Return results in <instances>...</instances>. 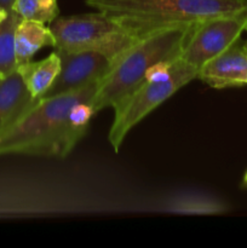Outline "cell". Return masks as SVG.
Listing matches in <instances>:
<instances>
[{"instance_id":"6da1fadb","label":"cell","mask_w":247,"mask_h":248,"mask_svg":"<svg viewBox=\"0 0 247 248\" xmlns=\"http://www.w3.org/2000/svg\"><path fill=\"white\" fill-rule=\"evenodd\" d=\"M99 82L75 91L45 97L0 136V155L65 157L82 140L94 115L92 99Z\"/></svg>"},{"instance_id":"7a4b0ae2","label":"cell","mask_w":247,"mask_h":248,"mask_svg":"<svg viewBox=\"0 0 247 248\" xmlns=\"http://www.w3.org/2000/svg\"><path fill=\"white\" fill-rule=\"evenodd\" d=\"M137 38L247 10V0H85Z\"/></svg>"},{"instance_id":"3957f363","label":"cell","mask_w":247,"mask_h":248,"mask_svg":"<svg viewBox=\"0 0 247 248\" xmlns=\"http://www.w3.org/2000/svg\"><path fill=\"white\" fill-rule=\"evenodd\" d=\"M198 23L161 29L139 39L128 48L99 82L92 99L94 114L104 108H114L144 81L148 72L155 65L179 58Z\"/></svg>"},{"instance_id":"277c9868","label":"cell","mask_w":247,"mask_h":248,"mask_svg":"<svg viewBox=\"0 0 247 248\" xmlns=\"http://www.w3.org/2000/svg\"><path fill=\"white\" fill-rule=\"evenodd\" d=\"M198 68L181 57L152 68L144 81L114 107V120L108 133L113 149L118 153L127 133L138 123L191 80L198 79Z\"/></svg>"},{"instance_id":"5b68a950","label":"cell","mask_w":247,"mask_h":248,"mask_svg":"<svg viewBox=\"0 0 247 248\" xmlns=\"http://www.w3.org/2000/svg\"><path fill=\"white\" fill-rule=\"evenodd\" d=\"M58 52L97 51L114 63L139 39L104 12L57 17L50 23Z\"/></svg>"},{"instance_id":"8992f818","label":"cell","mask_w":247,"mask_h":248,"mask_svg":"<svg viewBox=\"0 0 247 248\" xmlns=\"http://www.w3.org/2000/svg\"><path fill=\"white\" fill-rule=\"evenodd\" d=\"M247 28V10L232 16L216 17L199 22L186 40L179 57L200 69L211 58L241 38Z\"/></svg>"},{"instance_id":"52a82bcc","label":"cell","mask_w":247,"mask_h":248,"mask_svg":"<svg viewBox=\"0 0 247 248\" xmlns=\"http://www.w3.org/2000/svg\"><path fill=\"white\" fill-rule=\"evenodd\" d=\"M56 52L61 58L60 74L43 98L75 91L102 80L114 65L110 58L97 51Z\"/></svg>"},{"instance_id":"ba28073f","label":"cell","mask_w":247,"mask_h":248,"mask_svg":"<svg viewBox=\"0 0 247 248\" xmlns=\"http://www.w3.org/2000/svg\"><path fill=\"white\" fill-rule=\"evenodd\" d=\"M198 79L213 89L247 85V45L239 38L223 52L201 65Z\"/></svg>"},{"instance_id":"9c48e42d","label":"cell","mask_w":247,"mask_h":248,"mask_svg":"<svg viewBox=\"0 0 247 248\" xmlns=\"http://www.w3.org/2000/svg\"><path fill=\"white\" fill-rule=\"evenodd\" d=\"M41 98H34L27 90L19 73L0 80V136L28 114Z\"/></svg>"},{"instance_id":"30bf717a","label":"cell","mask_w":247,"mask_h":248,"mask_svg":"<svg viewBox=\"0 0 247 248\" xmlns=\"http://www.w3.org/2000/svg\"><path fill=\"white\" fill-rule=\"evenodd\" d=\"M56 41L50 27L31 19H21L15 34V53L17 68L31 62L43 47H55Z\"/></svg>"},{"instance_id":"8fae6325","label":"cell","mask_w":247,"mask_h":248,"mask_svg":"<svg viewBox=\"0 0 247 248\" xmlns=\"http://www.w3.org/2000/svg\"><path fill=\"white\" fill-rule=\"evenodd\" d=\"M61 70V58L56 51L38 62H28L17 68L29 93L34 98H43Z\"/></svg>"},{"instance_id":"7c38bea8","label":"cell","mask_w":247,"mask_h":248,"mask_svg":"<svg viewBox=\"0 0 247 248\" xmlns=\"http://www.w3.org/2000/svg\"><path fill=\"white\" fill-rule=\"evenodd\" d=\"M21 19L18 15L11 11L0 23V74L2 77H7L17 70L15 34Z\"/></svg>"},{"instance_id":"4fadbf2b","label":"cell","mask_w":247,"mask_h":248,"mask_svg":"<svg viewBox=\"0 0 247 248\" xmlns=\"http://www.w3.org/2000/svg\"><path fill=\"white\" fill-rule=\"evenodd\" d=\"M12 11L22 19L51 23L60 17L58 0H16Z\"/></svg>"},{"instance_id":"5bb4252c","label":"cell","mask_w":247,"mask_h":248,"mask_svg":"<svg viewBox=\"0 0 247 248\" xmlns=\"http://www.w3.org/2000/svg\"><path fill=\"white\" fill-rule=\"evenodd\" d=\"M15 1H16V0H0V6L4 7L7 12H11Z\"/></svg>"},{"instance_id":"9a60e30c","label":"cell","mask_w":247,"mask_h":248,"mask_svg":"<svg viewBox=\"0 0 247 248\" xmlns=\"http://www.w3.org/2000/svg\"><path fill=\"white\" fill-rule=\"evenodd\" d=\"M7 14H9V12H7L6 10L4 9V7H1V6H0V23H1V22L4 21V19H5V17L7 16Z\"/></svg>"},{"instance_id":"2e32d148","label":"cell","mask_w":247,"mask_h":248,"mask_svg":"<svg viewBox=\"0 0 247 248\" xmlns=\"http://www.w3.org/2000/svg\"><path fill=\"white\" fill-rule=\"evenodd\" d=\"M244 186H247V171H246V173H245V176H244Z\"/></svg>"},{"instance_id":"e0dca14e","label":"cell","mask_w":247,"mask_h":248,"mask_svg":"<svg viewBox=\"0 0 247 248\" xmlns=\"http://www.w3.org/2000/svg\"><path fill=\"white\" fill-rule=\"evenodd\" d=\"M2 78H5V77H2V75H1V74H0V80H1V79H2Z\"/></svg>"},{"instance_id":"ac0fdd59","label":"cell","mask_w":247,"mask_h":248,"mask_svg":"<svg viewBox=\"0 0 247 248\" xmlns=\"http://www.w3.org/2000/svg\"><path fill=\"white\" fill-rule=\"evenodd\" d=\"M246 33H247V28H246ZM246 45H247V40H246Z\"/></svg>"}]
</instances>
